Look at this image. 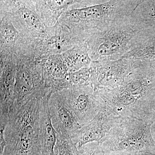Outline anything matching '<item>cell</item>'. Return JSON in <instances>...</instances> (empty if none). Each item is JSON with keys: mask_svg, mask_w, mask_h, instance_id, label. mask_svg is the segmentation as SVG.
<instances>
[{"mask_svg": "<svg viewBox=\"0 0 155 155\" xmlns=\"http://www.w3.org/2000/svg\"><path fill=\"white\" fill-rule=\"evenodd\" d=\"M54 155H79V151L72 138L58 134Z\"/></svg>", "mask_w": 155, "mask_h": 155, "instance_id": "cell-18", "label": "cell"}, {"mask_svg": "<svg viewBox=\"0 0 155 155\" xmlns=\"http://www.w3.org/2000/svg\"><path fill=\"white\" fill-rule=\"evenodd\" d=\"M82 126L95 111L94 89L91 85L72 86L58 91Z\"/></svg>", "mask_w": 155, "mask_h": 155, "instance_id": "cell-8", "label": "cell"}, {"mask_svg": "<svg viewBox=\"0 0 155 155\" xmlns=\"http://www.w3.org/2000/svg\"><path fill=\"white\" fill-rule=\"evenodd\" d=\"M41 58L46 84L52 94L71 87L69 72L62 54Z\"/></svg>", "mask_w": 155, "mask_h": 155, "instance_id": "cell-12", "label": "cell"}, {"mask_svg": "<svg viewBox=\"0 0 155 155\" xmlns=\"http://www.w3.org/2000/svg\"><path fill=\"white\" fill-rule=\"evenodd\" d=\"M49 105L52 122L58 134L72 138L82 125L59 92L51 94Z\"/></svg>", "mask_w": 155, "mask_h": 155, "instance_id": "cell-10", "label": "cell"}, {"mask_svg": "<svg viewBox=\"0 0 155 155\" xmlns=\"http://www.w3.org/2000/svg\"><path fill=\"white\" fill-rule=\"evenodd\" d=\"M90 68H84L69 73V78L72 86L89 85Z\"/></svg>", "mask_w": 155, "mask_h": 155, "instance_id": "cell-19", "label": "cell"}, {"mask_svg": "<svg viewBox=\"0 0 155 155\" xmlns=\"http://www.w3.org/2000/svg\"><path fill=\"white\" fill-rule=\"evenodd\" d=\"M51 95L40 99V102L39 127L43 155H54V148L58 136L50 114L49 99Z\"/></svg>", "mask_w": 155, "mask_h": 155, "instance_id": "cell-13", "label": "cell"}, {"mask_svg": "<svg viewBox=\"0 0 155 155\" xmlns=\"http://www.w3.org/2000/svg\"><path fill=\"white\" fill-rule=\"evenodd\" d=\"M130 16L144 29L155 31V1H140Z\"/></svg>", "mask_w": 155, "mask_h": 155, "instance_id": "cell-17", "label": "cell"}, {"mask_svg": "<svg viewBox=\"0 0 155 155\" xmlns=\"http://www.w3.org/2000/svg\"><path fill=\"white\" fill-rule=\"evenodd\" d=\"M143 63L131 58L92 61L90 85L96 91L105 87L121 85L126 78Z\"/></svg>", "mask_w": 155, "mask_h": 155, "instance_id": "cell-6", "label": "cell"}, {"mask_svg": "<svg viewBox=\"0 0 155 155\" xmlns=\"http://www.w3.org/2000/svg\"><path fill=\"white\" fill-rule=\"evenodd\" d=\"M122 58H131L155 65V31L144 29L133 48Z\"/></svg>", "mask_w": 155, "mask_h": 155, "instance_id": "cell-15", "label": "cell"}, {"mask_svg": "<svg viewBox=\"0 0 155 155\" xmlns=\"http://www.w3.org/2000/svg\"><path fill=\"white\" fill-rule=\"evenodd\" d=\"M33 42L17 30L8 15L0 12V54H33Z\"/></svg>", "mask_w": 155, "mask_h": 155, "instance_id": "cell-9", "label": "cell"}, {"mask_svg": "<svg viewBox=\"0 0 155 155\" xmlns=\"http://www.w3.org/2000/svg\"><path fill=\"white\" fill-rule=\"evenodd\" d=\"M104 155H150L146 153L126 152H114L107 153Z\"/></svg>", "mask_w": 155, "mask_h": 155, "instance_id": "cell-21", "label": "cell"}, {"mask_svg": "<svg viewBox=\"0 0 155 155\" xmlns=\"http://www.w3.org/2000/svg\"><path fill=\"white\" fill-rule=\"evenodd\" d=\"M69 28L58 22L47 27L43 35L34 44V54L37 58L66 52L81 43Z\"/></svg>", "mask_w": 155, "mask_h": 155, "instance_id": "cell-7", "label": "cell"}, {"mask_svg": "<svg viewBox=\"0 0 155 155\" xmlns=\"http://www.w3.org/2000/svg\"><path fill=\"white\" fill-rule=\"evenodd\" d=\"M62 54L69 73L89 67L91 64L85 42L77 45Z\"/></svg>", "mask_w": 155, "mask_h": 155, "instance_id": "cell-16", "label": "cell"}, {"mask_svg": "<svg viewBox=\"0 0 155 155\" xmlns=\"http://www.w3.org/2000/svg\"><path fill=\"white\" fill-rule=\"evenodd\" d=\"M17 73L14 55L0 54V116L9 118L14 101Z\"/></svg>", "mask_w": 155, "mask_h": 155, "instance_id": "cell-11", "label": "cell"}, {"mask_svg": "<svg viewBox=\"0 0 155 155\" xmlns=\"http://www.w3.org/2000/svg\"><path fill=\"white\" fill-rule=\"evenodd\" d=\"M15 57L17 73L14 101L11 108H18L31 100L51 95V92L46 84L41 58L31 55Z\"/></svg>", "mask_w": 155, "mask_h": 155, "instance_id": "cell-4", "label": "cell"}, {"mask_svg": "<svg viewBox=\"0 0 155 155\" xmlns=\"http://www.w3.org/2000/svg\"><path fill=\"white\" fill-rule=\"evenodd\" d=\"M40 99L31 100L9 111L5 130L7 143L2 155H43L39 138Z\"/></svg>", "mask_w": 155, "mask_h": 155, "instance_id": "cell-3", "label": "cell"}, {"mask_svg": "<svg viewBox=\"0 0 155 155\" xmlns=\"http://www.w3.org/2000/svg\"><path fill=\"white\" fill-rule=\"evenodd\" d=\"M0 12L8 15L17 30L34 42L46 29L37 11L35 1L1 0Z\"/></svg>", "mask_w": 155, "mask_h": 155, "instance_id": "cell-5", "label": "cell"}, {"mask_svg": "<svg viewBox=\"0 0 155 155\" xmlns=\"http://www.w3.org/2000/svg\"><path fill=\"white\" fill-rule=\"evenodd\" d=\"M35 7L46 27H53L59 22L62 14L70 6L79 1L72 0H37Z\"/></svg>", "mask_w": 155, "mask_h": 155, "instance_id": "cell-14", "label": "cell"}, {"mask_svg": "<svg viewBox=\"0 0 155 155\" xmlns=\"http://www.w3.org/2000/svg\"><path fill=\"white\" fill-rule=\"evenodd\" d=\"M79 155H104L102 147L95 143L92 142L84 145L78 149Z\"/></svg>", "mask_w": 155, "mask_h": 155, "instance_id": "cell-20", "label": "cell"}, {"mask_svg": "<svg viewBox=\"0 0 155 155\" xmlns=\"http://www.w3.org/2000/svg\"><path fill=\"white\" fill-rule=\"evenodd\" d=\"M143 29L130 14L92 34L85 41L92 61L121 59L133 48Z\"/></svg>", "mask_w": 155, "mask_h": 155, "instance_id": "cell-2", "label": "cell"}, {"mask_svg": "<svg viewBox=\"0 0 155 155\" xmlns=\"http://www.w3.org/2000/svg\"><path fill=\"white\" fill-rule=\"evenodd\" d=\"M141 0L79 1L62 14L59 22L80 41L115 20L130 15Z\"/></svg>", "mask_w": 155, "mask_h": 155, "instance_id": "cell-1", "label": "cell"}]
</instances>
